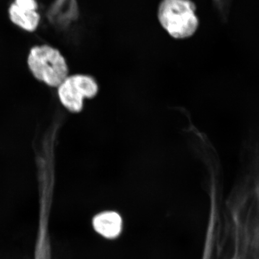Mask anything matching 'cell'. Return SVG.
Masks as SVG:
<instances>
[{
    "label": "cell",
    "mask_w": 259,
    "mask_h": 259,
    "mask_svg": "<svg viewBox=\"0 0 259 259\" xmlns=\"http://www.w3.org/2000/svg\"><path fill=\"white\" fill-rule=\"evenodd\" d=\"M157 16L162 28L174 39H188L199 30L200 19L192 0H161Z\"/></svg>",
    "instance_id": "cell-1"
},
{
    "label": "cell",
    "mask_w": 259,
    "mask_h": 259,
    "mask_svg": "<svg viewBox=\"0 0 259 259\" xmlns=\"http://www.w3.org/2000/svg\"><path fill=\"white\" fill-rule=\"evenodd\" d=\"M27 64L35 79L53 88H58L69 75L66 58L58 49L51 45H36L31 48Z\"/></svg>",
    "instance_id": "cell-2"
},
{
    "label": "cell",
    "mask_w": 259,
    "mask_h": 259,
    "mask_svg": "<svg viewBox=\"0 0 259 259\" xmlns=\"http://www.w3.org/2000/svg\"><path fill=\"white\" fill-rule=\"evenodd\" d=\"M92 228L97 235L108 241L120 237L124 230V220L115 210H104L93 217Z\"/></svg>",
    "instance_id": "cell-4"
},
{
    "label": "cell",
    "mask_w": 259,
    "mask_h": 259,
    "mask_svg": "<svg viewBox=\"0 0 259 259\" xmlns=\"http://www.w3.org/2000/svg\"><path fill=\"white\" fill-rule=\"evenodd\" d=\"M8 14L12 23L25 31L34 32L40 24V16L37 11L14 2L10 5Z\"/></svg>",
    "instance_id": "cell-5"
},
{
    "label": "cell",
    "mask_w": 259,
    "mask_h": 259,
    "mask_svg": "<svg viewBox=\"0 0 259 259\" xmlns=\"http://www.w3.org/2000/svg\"><path fill=\"white\" fill-rule=\"evenodd\" d=\"M99 92L98 82L95 77L87 74H69L57 88L61 105L72 113L82 111L84 100L95 98Z\"/></svg>",
    "instance_id": "cell-3"
}]
</instances>
